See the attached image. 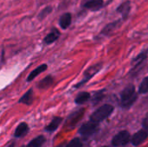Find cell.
Instances as JSON below:
<instances>
[{"label":"cell","mask_w":148,"mask_h":147,"mask_svg":"<svg viewBox=\"0 0 148 147\" xmlns=\"http://www.w3.org/2000/svg\"><path fill=\"white\" fill-rule=\"evenodd\" d=\"M137 98L138 95L135 93V87L134 85H128L121 94L120 106L122 108L127 109L134 105V103L137 101Z\"/></svg>","instance_id":"6da1fadb"},{"label":"cell","mask_w":148,"mask_h":147,"mask_svg":"<svg viewBox=\"0 0 148 147\" xmlns=\"http://www.w3.org/2000/svg\"><path fill=\"white\" fill-rule=\"evenodd\" d=\"M114 111V107L109 104H105L97 108L90 116V120L95 123H100L108 118Z\"/></svg>","instance_id":"7a4b0ae2"},{"label":"cell","mask_w":148,"mask_h":147,"mask_svg":"<svg viewBox=\"0 0 148 147\" xmlns=\"http://www.w3.org/2000/svg\"><path fill=\"white\" fill-rule=\"evenodd\" d=\"M98 130H99V124L89 120L81 126V127L78 130V133L83 138L87 139L96 133Z\"/></svg>","instance_id":"3957f363"},{"label":"cell","mask_w":148,"mask_h":147,"mask_svg":"<svg viewBox=\"0 0 148 147\" xmlns=\"http://www.w3.org/2000/svg\"><path fill=\"white\" fill-rule=\"evenodd\" d=\"M85 113V109L82 108L79 110L75 111L74 113H72L68 119L66 120L65 122V127L67 129H73L76 126V125L81 121V120L82 119L83 115Z\"/></svg>","instance_id":"277c9868"},{"label":"cell","mask_w":148,"mask_h":147,"mask_svg":"<svg viewBox=\"0 0 148 147\" xmlns=\"http://www.w3.org/2000/svg\"><path fill=\"white\" fill-rule=\"evenodd\" d=\"M102 67V64L101 63H97V64H95L91 67H89L85 72H84V75H83V79L82 81H80L76 86L75 88H81L82 87L85 83H87L95 75H96L101 68Z\"/></svg>","instance_id":"5b68a950"},{"label":"cell","mask_w":148,"mask_h":147,"mask_svg":"<svg viewBox=\"0 0 148 147\" xmlns=\"http://www.w3.org/2000/svg\"><path fill=\"white\" fill-rule=\"evenodd\" d=\"M130 140H131V136L129 132L121 131L119 132L116 135H114V137L112 139V145L114 147L124 146L127 144H128Z\"/></svg>","instance_id":"8992f818"},{"label":"cell","mask_w":148,"mask_h":147,"mask_svg":"<svg viewBox=\"0 0 148 147\" xmlns=\"http://www.w3.org/2000/svg\"><path fill=\"white\" fill-rule=\"evenodd\" d=\"M147 55H148V50H144L142 51L141 53H140L132 62L133 63V68H132V71L131 73L133 74H135L137 71H139L138 69L140 68V67L144 64L145 61L147 60Z\"/></svg>","instance_id":"52a82bcc"},{"label":"cell","mask_w":148,"mask_h":147,"mask_svg":"<svg viewBox=\"0 0 148 147\" xmlns=\"http://www.w3.org/2000/svg\"><path fill=\"white\" fill-rule=\"evenodd\" d=\"M148 137V132L145 129L138 131L132 138H131V143L134 146H139L142 143L146 141Z\"/></svg>","instance_id":"ba28073f"},{"label":"cell","mask_w":148,"mask_h":147,"mask_svg":"<svg viewBox=\"0 0 148 147\" xmlns=\"http://www.w3.org/2000/svg\"><path fill=\"white\" fill-rule=\"evenodd\" d=\"M104 6V1L103 0H85V2L82 4V7L92 10V11H97L103 8Z\"/></svg>","instance_id":"9c48e42d"},{"label":"cell","mask_w":148,"mask_h":147,"mask_svg":"<svg viewBox=\"0 0 148 147\" xmlns=\"http://www.w3.org/2000/svg\"><path fill=\"white\" fill-rule=\"evenodd\" d=\"M121 19L116 20L114 22H112L108 24H107L101 30V34L103 36H109L111 33H113L114 31H115L117 29H119L121 25Z\"/></svg>","instance_id":"30bf717a"},{"label":"cell","mask_w":148,"mask_h":147,"mask_svg":"<svg viewBox=\"0 0 148 147\" xmlns=\"http://www.w3.org/2000/svg\"><path fill=\"white\" fill-rule=\"evenodd\" d=\"M130 10H131V2L130 1H126L124 3H121L116 9V11L122 16V18L124 20L127 19V16H129Z\"/></svg>","instance_id":"8fae6325"},{"label":"cell","mask_w":148,"mask_h":147,"mask_svg":"<svg viewBox=\"0 0 148 147\" xmlns=\"http://www.w3.org/2000/svg\"><path fill=\"white\" fill-rule=\"evenodd\" d=\"M72 23V15L69 12L62 14L59 19V25L62 29H67Z\"/></svg>","instance_id":"7c38bea8"},{"label":"cell","mask_w":148,"mask_h":147,"mask_svg":"<svg viewBox=\"0 0 148 147\" xmlns=\"http://www.w3.org/2000/svg\"><path fill=\"white\" fill-rule=\"evenodd\" d=\"M34 101V92L32 88H29V91H27L18 101L19 103L27 105V106H30Z\"/></svg>","instance_id":"4fadbf2b"},{"label":"cell","mask_w":148,"mask_h":147,"mask_svg":"<svg viewBox=\"0 0 148 147\" xmlns=\"http://www.w3.org/2000/svg\"><path fill=\"white\" fill-rule=\"evenodd\" d=\"M48 68V65L47 64H42L40 66H38L37 68H36L34 70H32L30 72V74L28 75L27 77V81L29 82L31 81H33L36 77H37L40 74H42V72H44L45 70H47Z\"/></svg>","instance_id":"5bb4252c"},{"label":"cell","mask_w":148,"mask_h":147,"mask_svg":"<svg viewBox=\"0 0 148 147\" xmlns=\"http://www.w3.org/2000/svg\"><path fill=\"white\" fill-rule=\"evenodd\" d=\"M28 132H29L28 124L25 123V122H22L16 126V128L15 130V133H14V136L16 138H21V137L25 136L28 133Z\"/></svg>","instance_id":"9a60e30c"},{"label":"cell","mask_w":148,"mask_h":147,"mask_svg":"<svg viewBox=\"0 0 148 147\" xmlns=\"http://www.w3.org/2000/svg\"><path fill=\"white\" fill-rule=\"evenodd\" d=\"M62 122V117H55V118H53V120L50 121V123L45 127V131L48 132V133H50L55 132L59 127V126L61 125Z\"/></svg>","instance_id":"2e32d148"},{"label":"cell","mask_w":148,"mask_h":147,"mask_svg":"<svg viewBox=\"0 0 148 147\" xmlns=\"http://www.w3.org/2000/svg\"><path fill=\"white\" fill-rule=\"evenodd\" d=\"M60 35H61V34H60V32H59L58 29H53L51 30V32H49V33L44 37L43 42H44V43H46V44H51V43L55 42L59 38Z\"/></svg>","instance_id":"e0dca14e"},{"label":"cell","mask_w":148,"mask_h":147,"mask_svg":"<svg viewBox=\"0 0 148 147\" xmlns=\"http://www.w3.org/2000/svg\"><path fill=\"white\" fill-rule=\"evenodd\" d=\"M53 82H54V78L51 75H47L38 82L37 87L39 89L45 90V89L49 88L53 84Z\"/></svg>","instance_id":"ac0fdd59"},{"label":"cell","mask_w":148,"mask_h":147,"mask_svg":"<svg viewBox=\"0 0 148 147\" xmlns=\"http://www.w3.org/2000/svg\"><path fill=\"white\" fill-rule=\"evenodd\" d=\"M46 139L43 135H39L36 138H34L32 140L29 141V143L26 146V147H41L45 143Z\"/></svg>","instance_id":"d6986e66"},{"label":"cell","mask_w":148,"mask_h":147,"mask_svg":"<svg viewBox=\"0 0 148 147\" xmlns=\"http://www.w3.org/2000/svg\"><path fill=\"white\" fill-rule=\"evenodd\" d=\"M90 98H91V96H90L89 93H88V92H82V93L78 94V95L75 97V102L77 105H82V104L86 103L88 101H89Z\"/></svg>","instance_id":"ffe728a7"},{"label":"cell","mask_w":148,"mask_h":147,"mask_svg":"<svg viewBox=\"0 0 148 147\" xmlns=\"http://www.w3.org/2000/svg\"><path fill=\"white\" fill-rule=\"evenodd\" d=\"M52 10H53V8H52L51 6H46V7H45L44 9H42V10L40 11V13L38 14V16H37L38 19H39V20L44 19L49 14H50V13L52 12Z\"/></svg>","instance_id":"44dd1931"},{"label":"cell","mask_w":148,"mask_h":147,"mask_svg":"<svg viewBox=\"0 0 148 147\" xmlns=\"http://www.w3.org/2000/svg\"><path fill=\"white\" fill-rule=\"evenodd\" d=\"M103 98H104V91H103V90L98 91V92H96V93L94 94V96H93V98H92V103H93L94 105H96V104H98L101 101H102Z\"/></svg>","instance_id":"7402d4cb"},{"label":"cell","mask_w":148,"mask_h":147,"mask_svg":"<svg viewBox=\"0 0 148 147\" xmlns=\"http://www.w3.org/2000/svg\"><path fill=\"white\" fill-rule=\"evenodd\" d=\"M139 93L140 94H147L148 93V76L145 77L143 81H141L140 88H139Z\"/></svg>","instance_id":"603a6c76"},{"label":"cell","mask_w":148,"mask_h":147,"mask_svg":"<svg viewBox=\"0 0 148 147\" xmlns=\"http://www.w3.org/2000/svg\"><path fill=\"white\" fill-rule=\"evenodd\" d=\"M82 141L78 138H75L66 146V147H82Z\"/></svg>","instance_id":"cb8c5ba5"},{"label":"cell","mask_w":148,"mask_h":147,"mask_svg":"<svg viewBox=\"0 0 148 147\" xmlns=\"http://www.w3.org/2000/svg\"><path fill=\"white\" fill-rule=\"evenodd\" d=\"M142 126H143L144 129L148 132V113L146 115V117L144 118V120L142 121Z\"/></svg>","instance_id":"d4e9b609"},{"label":"cell","mask_w":148,"mask_h":147,"mask_svg":"<svg viewBox=\"0 0 148 147\" xmlns=\"http://www.w3.org/2000/svg\"><path fill=\"white\" fill-rule=\"evenodd\" d=\"M101 147H108V146H101Z\"/></svg>","instance_id":"484cf974"}]
</instances>
